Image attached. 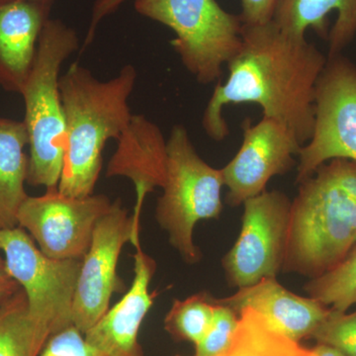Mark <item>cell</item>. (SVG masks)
Segmentation results:
<instances>
[{"mask_svg": "<svg viewBox=\"0 0 356 356\" xmlns=\"http://www.w3.org/2000/svg\"><path fill=\"white\" fill-rule=\"evenodd\" d=\"M327 62L306 37L287 34L273 21L243 24L241 48L227 64L228 79L217 84L204 110V131L221 142L229 134L225 106L254 103L262 117L280 122L305 145L315 123L316 86Z\"/></svg>", "mask_w": 356, "mask_h": 356, "instance_id": "6da1fadb", "label": "cell"}, {"mask_svg": "<svg viewBox=\"0 0 356 356\" xmlns=\"http://www.w3.org/2000/svg\"><path fill=\"white\" fill-rule=\"evenodd\" d=\"M135 67L126 65L102 81L74 63L60 77L67 149L58 189L69 197L93 194L110 139L119 140L132 120L129 99L137 83Z\"/></svg>", "mask_w": 356, "mask_h": 356, "instance_id": "7a4b0ae2", "label": "cell"}, {"mask_svg": "<svg viewBox=\"0 0 356 356\" xmlns=\"http://www.w3.org/2000/svg\"><path fill=\"white\" fill-rule=\"evenodd\" d=\"M299 185L282 271L314 280L343 261L356 243V163L332 159Z\"/></svg>", "mask_w": 356, "mask_h": 356, "instance_id": "3957f363", "label": "cell"}, {"mask_svg": "<svg viewBox=\"0 0 356 356\" xmlns=\"http://www.w3.org/2000/svg\"><path fill=\"white\" fill-rule=\"evenodd\" d=\"M79 49L72 28L58 19L47 21L31 72L20 91L29 137L27 184L32 186L55 188L60 182L67 149L60 72L65 60Z\"/></svg>", "mask_w": 356, "mask_h": 356, "instance_id": "277c9868", "label": "cell"}, {"mask_svg": "<svg viewBox=\"0 0 356 356\" xmlns=\"http://www.w3.org/2000/svg\"><path fill=\"white\" fill-rule=\"evenodd\" d=\"M224 186L222 168H213L199 156L184 125L173 126L166 140L165 180L156 219L187 264L200 261L194 228L202 220L221 215Z\"/></svg>", "mask_w": 356, "mask_h": 356, "instance_id": "5b68a950", "label": "cell"}, {"mask_svg": "<svg viewBox=\"0 0 356 356\" xmlns=\"http://www.w3.org/2000/svg\"><path fill=\"white\" fill-rule=\"evenodd\" d=\"M135 9L175 32L173 50L201 84L219 79L242 44V18L217 0H135Z\"/></svg>", "mask_w": 356, "mask_h": 356, "instance_id": "8992f818", "label": "cell"}, {"mask_svg": "<svg viewBox=\"0 0 356 356\" xmlns=\"http://www.w3.org/2000/svg\"><path fill=\"white\" fill-rule=\"evenodd\" d=\"M0 250L6 273L25 293L32 317L51 336L72 325L81 261L47 257L19 226L0 229Z\"/></svg>", "mask_w": 356, "mask_h": 356, "instance_id": "52a82bcc", "label": "cell"}, {"mask_svg": "<svg viewBox=\"0 0 356 356\" xmlns=\"http://www.w3.org/2000/svg\"><path fill=\"white\" fill-rule=\"evenodd\" d=\"M298 158L297 184L332 159L356 163V65L343 54L327 57L316 86L313 134Z\"/></svg>", "mask_w": 356, "mask_h": 356, "instance_id": "ba28073f", "label": "cell"}, {"mask_svg": "<svg viewBox=\"0 0 356 356\" xmlns=\"http://www.w3.org/2000/svg\"><path fill=\"white\" fill-rule=\"evenodd\" d=\"M243 205L240 236L222 261L229 286L238 289L282 271L292 201L283 192L264 191Z\"/></svg>", "mask_w": 356, "mask_h": 356, "instance_id": "9c48e42d", "label": "cell"}, {"mask_svg": "<svg viewBox=\"0 0 356 356\" xmlns=\"http://www.w3.org/2000/svg\"><path fill=\"white\" fill-rule=\"evenodd\" d=\"M106 195L69 197L58 187L28 196L18 211V226L30 234L47 257L83 261L98 220L110 209Z\"/></svg>", "mask_w": 356, "mask_h": 356, "instance_id": "30bf717a", "label": "cell"}, {"mask_svg": "<svg viewBox=\"0 0 356 356\" xmlns=\"http://www.w3.org/2000/svg\"><path fill=\"white\" fill-rule=\"evenodd\" d=\"M132 216L122 207L120 199L96 224L92 240L81 261L72 306V325L86 334L109 309L115 292L123 289L118 274L122 248L130 242L140 248Z\"/></svg>", "mask_w": 356, "mask_h": 356, "instance_id": "8fae6325", "label": "cell"}, {"mask_svg": "<svg viewBox=\"0 0 356 356\" xmlns=\"http://www.w3.org/2000/svg\"><path fill=\"white\" fill-rule=\"evenodd\" d=\"M242 128V146L222 168L226 202L232 207L264 193L271 178L290 172L303 146L286 126L267 117L254 125L245 119Z\"/></svg>", "mask_w": 356, "mask_h": 356, "instance_id": "7c38bea8", "label": "cell"}, {"mask_svg": "<svg viewBox=\"0 0 356 356\" xmlns=\"http://www.w3.org/2000/svg\"><path fill=\"white\" fill-rule=\"evenodd\" d=\"M134 261L130 289L84 334L89 344L106 356H144L138 334L156 296L149 292V284L156 264L140 247L136 248Z\"/></svg>", "mask_w": 356, "mask_h": 356, "instance_id": "4fadbf2b", "label": "cell"}, {"mask_svg": "<svg viewBox=\"0 0 356 356\" xmlns=\"http://www.w3.org/2000/svg\"><path fill=\"white\" fill-rule=\"evenodd\" d=\"M166 173V140L161 128L144 115H133L118 147L110 159L107 177H127L136 191L132 215L135 232L140 236V220L147 194L163 188Z\"/></svg>", "mask_w": 356, "mask_h": 356, "instance_id": "5bb4252c", "label": "cell"}, {"mask_svg": "<svg viewBox=\"0 0 356 356\" xmlns=\"http://www.w3.org/2000/svg\"><path fill=\"white\" fill-rule=\"evenodd\" d=\"M216 302L238 314L243 309H252L274 329L297 343L311 337L331 310L318 300L289 291L276 277L264 278Z\"/></svg>", "mask_w": 356, "mask_h": 356, "instance_id": "9a60e30c", "label": "cell"}, {"mask_svg": "<svg viewBox=\"0 0 356 356\" xmlns=\"http://www.w3.org/2000/svg\"><path fill=\"white\" fill-rule=\"evenodd\" d=\"M50 4L0 0V88L20 95L31 72Z\"/></svg>", "mask_w": 356, "mask_h": 356, "instance_id": "2e32d148", "label": "cell"}, {"mask_svg": "<svg viewBox=\"0 0 356 356\" xmlns=\"http://www.w3.org/2000/svg\"><path fill=\"white\" fill-rule=\"evenodd\" d=\"M271 21L293 36L314 30L327 40V57H334L355 39L356 0H277Z\"/></svg>", "mask_w": 356, "mask_h": 356, "instance_id": "e0dca14e", "label": "cell"}, {"mask_svg": "<svg viewBox=\"0 0 356 356\" xmlns=\"http://www.w3.org/2000/svg\"><path fill=\"white\" fill-rule=\"evenodd\" d=\"M28 145L24 122L0 116V229L18 226V211L28 197Z\"/></svg>", "mask_w": 356, "mask_h": 356, "instance_id": "ac0fdd59", "label": "cell"}, {"mask_svg": "<svg viewBox=\"0 0 356 356\" xmlns=\"http://www.w3.org/2000/svg\"><path fill=\"white\" fill-rule=\"evenodd\" d=\"M219 356H315L313 348L281 334L250 308L238 313V325L228 350Z\"/></svg>", "mask_w": 356, "mask_h": 356, "instance_id": "d6986e66", "label": "cell"}, {"mask_svg": "<svg viewBox=\"0 0 356 356\" xmlns=\"http://www.w3.org/2000/svg\"><path fill=\"white\" fill-rule=\"evenodd\" d=\"M51 337L30 314L22 288L0 310V356H39Z\"/></svg>", "mask_w": 356, "mask_h": 356, "instance_id": "ffe728a7", "label": "cell"}, {"mask_svg": "<svg viewBox=\"0 0 356 356\" xmlns=\"http://www.w3.org/2000/svg\"><path fill=\"white\" fill-rule=\"evenodd\" d=\"M309 297L332 310L348 312L356 305V243L334 268L309 280L305 286Z\"/></svg>", "mask_w": 356, "mask_h": 356, "instance_id": "44dd1931", "label": "cell"}, {"mask_svg": "<svg viewBox=\"0 0 356 356\" xmlns=\"http://www.w3.org/2000/svg\"><path fill=\"white\" fill-rule=\"evenodd\" d=\"M215 310V298L207 292L184 300L175 299L165 316V331L177 341L197 344L209 329Z\"/></svg>", "mask_w": 356, "mask_h": 356, "instance_id": "7402d4cb", "label": "cell"}, {"mask_svg": "<svg viewBox=\"0 0 356 356\" xmlns=\"http://www.w3.org/2000/svg\"><path fill=\"white\" fill-rule=\"evenodd\" d=\"M311 337L318 343L337 348L344 355L356 356V311L346 313L331 309Z\"/></svg>", "mask_w": 356, "mask_h": 356, "instance_id": "603a6c76", "label": "cell"}, {"mask_svg": "<svg viewBox=\"0 0 356 356\" xmlns=\"http://www.w3.org/2000/svg\"><path fill=\"white\" fill-rule=\"evenodd\" d=\"M216 302V298H215ZM238 314L216 302V310L209 329L197 344L194 356H219L225 353L235 337Z\"/></svg>", "mask_w": 356, "mask_h": 356, "instance_id": "cb8c5ba5", "label": "cell"}, {"mask_svg": "<svg viewBox=\"0 0 356 356\" xmlns=\"http://www.w3.org/2000/svg\"><path fill=\"white\" fill-rule=\"evenodd\" d=\"M39 356H106L86 341L74 325L51 336Z\"/></svg>", "mask_w": 356, "mask_h": 356, "instance_id": "d4e9b609", "label": "cell"}, {"mask_svg": "<svg viewBox=\"0 0 356 356\" xmlns=\"http://www.w3.org/2000/svg\"><path fill=\"white\" fill-rule=\"evenodd\" d=\"M277 0H241L243 24L261 25L273 20Z\"/></svg>", "mask_w": 356, "mask_h": 356, "instance_id": "484cf974", "label": "cell"}, {"mask_svg": "<svg viewBox=\"0 0 356 356\" xmlns=\"http://www.w3.org/2000/svg\"><path fill=\"white\" fill-rule=\"evenodd\" d=\"M125 1L127 0H95V4H93L92 14H91L90 25H89L88 35L81 46V51H86L89 44L92 43L96 29L102 20L104 19L109 14L113 13Z\"/></svg>", "mask_w": 356, "mask_h": 356, "instance_id": "4316f807", "label": "cell"}, {"mask_svg": "<svg viewBox=\"0 0 356 356\" xmlns=\"http://www.w3.org/2000/svg\"><path fill=\"white\" fill-rule=\"evenodd\" d=\"M20 289V285L8 275L6 268H0V310Z\"/></svg>", "mask_w": 356, "mask_h": 356, "instance_id": "83f0119b", "label": "cell"}, {"mask_svg": "<svg viewBox=\"0 0 356 356\" xmlns=\"http://www.w3.org/2000/svg\"><path fill=\"white\" fill-rule=\"evenodd\" d=\"M313 351L315 356H346L337 348L325 343H317V346H314Z\"/></svg>", "mask_w": 356, "mask_h": 356, "instance_id": "f1b7e54d", "label": "cell"}, {"mask_svg": "<svg viewBox=\"0 0 356 356\" xmlns=\"http://www.w3.org/2000/svg\"><path fill=\"white\" fill-rule=\"evenodd\" d=\"M25 1L39 2V3L50 4V6H53L56 0H25Z\"/></svg>", "mask_w": 356, "mask_h": 356, "instance_id": "f546056e", "label": "cell"}, {"mask_svg": "<svg viewBox=\"0 0 356 356\" xmlns=\"http://www.w3.org/2000/svg\"><path fill=\"white\" fill-rule=\"evenodd\" d=\"M0 254H1V250H0ZM0 268H4V261L1 255H0Z\"/></svg>", "mask_w": 356, "mask_h": 356, "instance_id": "4dcf8cb0", "label": "cell"}]
</instances>
